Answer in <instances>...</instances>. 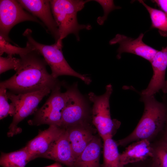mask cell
Returning <instances> with one entry per match:
<instances>
[{
	"mask_svg": "<svg viewBox=\"0 0 167 167\" xmlns=\"http://www.w3.org/2000/svg\"><path fill=\"white\" fill-rule=\"evenodd\" d=\"M25 147L18 150L5 153L2 152L0 165L2 167H25L33 160Z\"/></svg>",
	"mask_w": 167,
	"mask_h": 167,
	"instance_id": "18",
	"label": "cell"
},
{
	"mask_svg": "<svg viewBox=\"0 0 167 167\" xmlns=\"http://www.w3.org/2000/svg\"><path fill=\"white\" fill-rule=\"evenodd\" d=\"M23 35L32 47L37 50L42 56L51 69L52 76L54 78L61 75H69L78 78L87 84L91 80L88 77L74 70L65 59L62 53V41L58 40L53 44L48 45L40 43L36 41L32 36V31L26 29Z\"/></svg>",
	"mask_w": 167,
	"mask_h": 167,
	"instance_id": "4",
	"label": "cell"
},
{
	"mask_svg": "<svg viewBox=\"0 0 167 167\" xmlns=\"http://www.w3.org/2000/svg\"><path fill=\"white\" fill-rule=\"evenodd\" d=\"M149 13L151 20V27L158 30L160 35L167 36V15L163 11L155 9L147 5L143 1L139 0Z\"/></svg>",
	"mask_w": 167,
	"mask_h": 167,
	"instance_id": "20",
	"label": "cell"
},
{
	"mask_svg": "<svg viewBox=\"0 0 167 167\" xmlns=\"http://www.w3.org/2000/svg\"><path fill=\"white\" fill-rule=\"evenodd\" d=\"M51 92V90L49 88L32 92L19 94L7 92L8 98L15 110L12 121L7 133L8 136L12 137L21 132V129L18 127L19 123L35 113L40 102Z\"/></svg>",
	"mask_w": 167,
	"mask_h": 167,
	"instance_id": "6",
	"label": "cell"
},
{
	"mask_svg": "<svg viewBox=\"0 0 167 167\" xmlns=\"http://www.w3.org/2000/svg\"><path fill=\"white\" fill-rule=\"evenodd\" d=\"M6 89L0 87V119L7 117L9 114L14 115L15 110L13 105L8 102Z\"/></svg>",
	"mask_w": 167,
	"mask_h": 167,
	"instance_id": "23",
	"label": "cell"
},
{
	"mask_svg": "<svg viewBox=\"0 0 167 167\" xmlns=\"http://www.w3.org/2000/svg\"><path fill=\"white\" fill-rule=\"evenodd\" d=\"M94 1L98 3L102 6L103 11L104 14L102 16H99L97 19L98 24L102 25L107 19L109 14L112 11L121 7L115 5L113 0H96Z\"/></svg>",
	"mask_w": 167,
	"mask_h": 167,
	"instance_id": "25",
	"label": "cell"
},
{
	"mask_svg": "<svg viewBox=\"0 0 167 167\" xmlns=\"http://www.w3.org/2000/svg\"><path fill=\"white\" fill-rule=\"evenodd\" d=\"M41 157L54 161L67 167H77V159L72 149L66 129Z\"/></svg>",
	"mask_w": 167,
	"mask_h": 167,
	"instance_id": "13",
	"label": "cell"
},
{
	"mask_svg": "<svg viewBox=\"0 0 167 167\" xmlns=\"http://www.w3.org/2000/svg\"><path fill=\"white\" fill-rule=\"evenodd\" d=\"M105 90V93L101 96L96 95L92 92L88 94L89 100L93 103L92 123L103 140L112 138L121 124L119 121L112 119L111 117L109 100L113 92L111 84L106 85Z\"/></svg>",
	"mask_w": 167,
	"mask_h": 167,
	"instance_id": "5",
	"label": "cell"
},
{
	"mask_svg": "<svg viewBox=\"0 0 167 167\" xmlns=\"http://www.w3.org/2000/svg\"><path fill=\"white\" fill-rule=\"evenodd\" d=\"M51 93L43 105L35 113L33 118L28 121L29 125L48 124L61 127L62 114L66 102V93L62 92L61 86H59Z\"/></svg>",
	"mask_w": 167,
	"mask_h": 167,
	"instance_id": "7",
	"label": "cell"
},
{
	"mask_svg": "<svg viewBox=\"0 0 167 167\" xmlns=\"http://www.w3.org/2000/svg\"><path fill=\"white\" fill-rule=\"evenodd\" d=\"M102 145L100 139L94 138L77 160V167H101L100 159Z\"/></svg>",
	"mask_w": 167,
	"mask_h": 167,
	"instance_id": "17",
	"label": "cell"
},
{
	"mask_svg": "<svg viewBox=\"0 0 167 167\" xmlns=\"http://www.w3.org/2000/svg\"><path fill=\"white\" fill-rule=\"evenodd\" d=\"M32 49L31 45L27 42L24 48H21L12 45L9 42L6 41L2 36H0V55L6 53L9 55L13 56L16 54L20 55L25 53Z\"/></svg>",
	"mask_w": 167,
	"mask_h": 167,
	"instance_id": "22",
	"label": "cell"
},
{
	"mask_svg": "<svg viewBox=\"0 0 167 167\" xmlns=\"http://www.w3.org/2000/svg\"><path fill=\"white\" fill-rule=\"evenodd\" d=\"M153 147L149 140L143 139L136 141L126 148L120 154V160L124 165L129 163L143 161L152 157Z\"/></svg>",
	"mask_w": 167,
	"mask_h": 167,
	"instance_id": "16",
	"label": "cell"
},
{
	"mask_svg": "<svg viewBox=\"0 0 167 167\" xmlns=\"http://www.w3.org/2000/svg\"><path fill=\"white\" fill-rule=\"evenodd\" d=\"M144 34L141 33L136 39L118 34L109 41L110 45L118 44V59L121 58L122 54L127 53L135 54L151 62L158 50L147 45L143 41Z\"/></svg>",
	"mask_w": 167,
	"mask_h": 167,
	"instance_id": "10",
	"label": "cell"
},
{
	"mask_svg": "<svg viewBox=\"0 0 167 167\" xmlns=\"http://www.w3.org/2000/svg\"><path fill=\"white\" fill-rule=\"evenodd\" d=\"M66 129L72 149L77 160L95 136L94 131L88 122Z\"/></svg>",
	"mask_w": 167,
	"mask_h": 167,
	"instance_id": "15",
	"label": "cell"
},
{
	"mask_svg": "<svg viewBox=\"0 0 167 167\" xmlns=\"http://www.w3.org/2000/svg\"><path fill=\"white\" fill-rule=\"evenodd\" d=\"M144 108L143 115L134 131L126 137L116 142L118 146L143 139H150L162 130L167 121V102L165 96L162 102L158 101L154 95L141 94Z\"/></svg>",
	"mask_w": 167,
	"mask_h": 167,
	"instance_id": "2",
	"label": "cell"
},
{
	"mask_svg": "<svg viewBox=\"0 0 167 167\" xmlns=\"http://www.w3.org/2000/svg\"><path fill=\"white\" fill-rule=\"evenodd\" d=\"M153 75L147 87L141 94L153 96L160 90L167 92V81L165 75L167 67V46L156 53L151 62Z\"/></svg>",
	"mask_w": 167,
	"mask_h": 167,
	"instance_id": "11",
	"label": "cell"
},
{
	"mask_svg": "<svg viewBox=\"0 0 167 167\" xmlns=\"http://www.w3.org/2000/svg\"><path fill=\"white\" fill-rule=\"evenodd\" d=\"M66 100L63 111L61 127L68 128L88 122V105L75 85L67 88Z\"/></svg>",
	"mask_w": 167,
	"mask_h": 167,
	"instance_id": "9",
	"label": "cell"
},
{
	"mask_svg": "<svg viewBox=\"0 0 167 167\" xmlns=\"http://www.w3.org/2000/svg\"><path fill=\"white\" fill-rule=\"evenodd\" d=\"M152 1L155 3L167 15V0H154Z\"/></svg>",
	"mask_w": 167,
	"mask_h": 167,
	"instance_id": "26",
	"label": "cell"
},
{
	"mask_svg": "<svg viewBox=\"0 0 167 167\" xmlns=\"http://www.w3.org/2000/svg\"><path fill=\"white\" fill-rule=\"evenodd\" d=\"M45 167H62L60 163L56 162L51 165Z\"/></svg>",
	"mask_w": 167,
	"mask_h": 167,
	"instance_id": "27",
	"label": "cell"
},
{
	"mask_svg": "<svg viewBox=\"0 0 167 167\" xmlns=\"http://www.w3.org/2000/svg\"><path fill=\"white\" fill-rule=\"evenodd\" d=\"M32 49L19 55L20 66L9 79L1 82L0 87L8 89L15 94H25L49 88L51 91L61 84L46 69L48 65L36 50Z\"/></svg>",
	"mask_w": 167,
	"mask_h": 167,
	"instance_id": "1",
	"label": "cell"
},
{
	"mask_svg": "<svg viewBox=\"0 0 167 167\" xmlns=\"http://www.w3.org/2000/svg\"><path fill=\"white\" fill-rule=\"evenodd\" d=\"M25 21H32L42 26L44 24L35 16L25 11L17 0L0 1V36L10 42L9 34L17 24Z\"/></svg>",
	"mask_w": 167,
	"mask_h": 167,
	"instance_id": "8",
	"label": "cell"
},
{
	"mask_svg": "<svg viewBox=\"0 0 167 167\" xmlns=\"http://www.w3.org/2000/svg\"><path fill=\"white\" fill-rule=\"evenodd\" d=\"M65 129L56 125H49L47 129L40 131L25 147L33 159L41 157L49 150L53 143Z\"/></svg>",
	"mask_w": 167,
	"mask_h": 167,
	"instance_id": "14",
	"label": "cell"
},
{
	"mask_svg": "<svg viewBox=\"0 0 167 167\" xmlns=\"http://www.w3.org/2000/svg\"><path fill=\"white\" fill-rule=\"evenodd\" d=\"M21 63L20 58L8 55L6 57H0V74H1L11 69L17 71Z\"/></svg>",
	"mask_w": 167,
	"mask_h": 167,
	"instance_id": "24",
	"label": "cell"
},
{
	"mask_svg": "<svg viewBox=\"0 0 167 167\" xmlns=\"http://www.w3.org/2000/svg\"><path fill=\"white\" fill-rule=\"evenodd\" d=\"M91 0H50L51 8L54 19L58 26L59 40H62L68 35L74 34L78 41H79V32L85 29L90 30V24H79L77 14L84 8L85 4Z\"/></svg>",
	"mask_w": 167,
	"mask_h": 167,
	"instance_id": "3",
	"label": "cell"
},
{
	"mask_svg": "<svg viewBox=\"0 0 167 167\" xmlns=\"http://www.w3.org/2000/svg\"><path fill=\"white\" fill-rule=\"evenodd\" d=\"M153 147L152 167H167V143L162 140Z\"/></svg>",
	"mask_w": 167,
	"mask_h": 167,
	"instance_id": "21",
	"label": "cell"
},
{
	"mask_svg": "<svg viewBox=\"0 0 167 167\" xmlns=\"http://www.w3.org/2000/svg\"><path fill=\"white\" fill-rule=\"evenodd\" d=\"M112 138L103 140V161L101 167H125L121 162L117 145Z\"/></svg>",
	"mask_w": 167,
	"mask_h": 167,
	"instance_id": "19",
	"label": "cell"
},
{
	"mask_svg": "<svg viewBox=\"0 0 167 167\" xmlns=\"http://www.w3.org/2000/svg\"><path fill=\"white\" fill-rule=\"evenodd\" d=\"M17 1L24 9L41 20L54 38L55 42L59 40L58 29L52 13L50 0Z\"/></svg>",
	"mask_w": 167,
	"mask_h": 167,
	"instance_id": "12",
	"label": "cell"
},
{
	"mask_svg": "<svg viewBox=\"0 0 167 167\" xmlns=\"http://www.w3.org/2000/svg\"><path fill=\"white\" fill-rule=\"evenodd\" d=\"M166 123H167V121L166 122ZM163 140L167 143V129L165 133L164 139Z\"/></svg>",
	"mask_w": 167,
	"mask_h": 167,
	"instance_id": "28",
	"label": "cell"
}]
</instances>
